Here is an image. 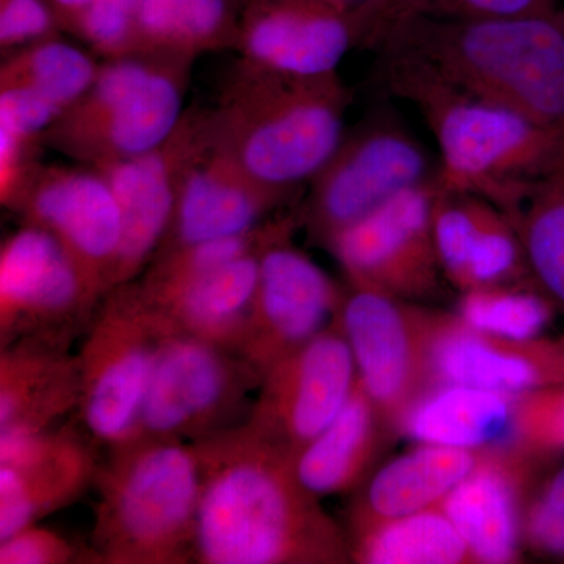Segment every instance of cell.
<instances>
[{"label":"cell","instance_id":"obj_18","mask_svg":"<svg viewBox=\"0 0 564 564\" xmlns=\"http://www.w3.org/2000/svg\"><path fill=\"white\" fill-rule=\"evenodd\" d=\"M95 441L73 426L0 434V541L95 488Z\"/></svg>","mask_w":564,"mask_h":564},{"label":"cell","instance_id":"obj_24","mask_svg":"<svg viewBox=\"0 0 564 564\" xmlns=\"http://www.w3.org/2000/svg\"><path fill=\"white\" fill-rule=\"evenodd\" d=\"M69 347L50 339L0 347V434L54 429L79 410V361Z\"/></svg>","mask_w":564,"mask_h":564},{"label":"cell","instance_id":"obj_35","mask_svg":"<svg viewBox=\"0 0 564 564\" xmlns=\"http://www.w3.org/2000/svg\"><path fill=\"white\" fill-rule=\"evenodd\" d=\"M140 6L141 0H93L79 20L82 36L93 54L104 61L133 54Z\"/></svg>","mask_w":564,"mask_h":564},{"label":"cell","instance_id":"obj_30","mask_svg":"<svg viewBox=\"0 0 564 564\" xmlns=\"http://www.w3.org/2000/svg\"><path fill=\"white\" fill-rule=\"evenodd\" d=\"M99 65L91 51L57 39L39 41L6 54L0 88L31 93L63 115L90 88Z\"/></svg>","mask_w":564,"mask_h":564},{"label":"cell","instance_id":"obj_39","mask_svg":"<svg viewBox=\"0 0 564 564\" xmlns=\"http://www.w3.org/2000/svg\"><path fill=\"white\" fill-rule=\"evenodd\" d=\"M318 2L326 3L340 11L347 13H361V11H378L383 14L384 24L388 22L389 6L391 0H318Z\"/></svg>","mask_w":564,"mask_h":564},{"label":"cell","instance_id":"obj_19","mask_svg":"<svg viewBox=\"0 0 564 564\" xmlns=\"http://www.w3.org/2000/svg\"><path fill=\"white\" fill-rule=\"evenodd\" d=\"M545 462L514 443L494 445L481 466L441 502L478 563L518 562L522 513Z\"/></svg>","mask_w":564,"mask_h":564},{"label":"cell","instance_id":"obj_41","mask_svg":"<svg viewBox=\"0 0 564 564\" xmlns=\"http://www.w3.org/2000/svg\"><path fill=\"white\" fill-rule=\"evenodd\" d=\"M421 2H423V0H400L399 6L393 10L391 20L400 17V14L410 13V11H413Z\"/></svg>","mask_w":564,"mask_h":564},{"label":"cell","instance_id":"obj_5","mask_svg":"<svg viewBox=\"0 0 564 564\" xmlns=\"http://www.w3.org/2000/svg\"><path fill=\"white\" fill-rule=\"evenodd\" d=\"M95 488L91 563H193L203 491L195 444L137 437L107 448Z\"/></svg>","mask_w":564,"mask_h":564},{"label":"cell","instance_id":"obj_28","mask_svg":"<svg viewBox=\"0 0 564 564\" xmlns=\"http://www.w3.org/2000/svg\"><path fill=\"white\" fill-rule=\"evenodd\" d=\"M347 536L355 563H478L462 533L440 507L391 519Z\"/></svg>","mask_w":564,"mask_h":564},{"label":"cell","instance_id":"obj_2","mask_svg":"<svg viewBox=\"0 0 564 564\" xmlns=\"http://www.w3.org/2000/svg\"><path fill=\"white\" fill-rule=\"evenodd\" d=\"M377 74L432 131L437 191L480 196L513 223L538 182L564 170V131L464 95L403 55L380 52Z\"/></svg>","mask_w":564,"mask_h":564},{"label":"cell","instance_id":"obj_29","mask_svg":"<svg viewBox=\"0 0 564 564\" xmlns=\"http://www.w3.org/2000/svg\"><path fill=\"white\" fill-rule=\"evenodd\" d=\"M226 41V0H141L133 54L195 61Z\"/></svg>","mask_w":564,"mask_h":564},{"label":"cell","instance_id":"obj_3","mask_svg":"<svg viewBox=\"0 0 564 564\" xmlns=\"http://www.w3.org/2000/svg\"><path fill=\"white\" fill-rule=\"evenodd\" d=\"M375 50L421 63L481 101L564 131V6L513 20L404 13Z\"/></svg>","mask_w":564,"mask_h":564},{"label":"cell","instance_id":"obj_10","mask_svg":"<svg viewBox=\"0 0 564 564\" xmlns=\"http://www.w3.org/2000/svg\"><path fill=\"white\" fill-rule=\"evenodd\" d=\"M436 166L413 133L392 117L372 118L345 133L339 148L310 182L300 207L311 237L326 248L348 226L408 188L432 181Z\"/></svg>","mask_w":564,"mask_h":564},{"label":"cell","instance_id":"obj_16","mask_svg":"<svg viewBox=\"0 0 564 564\" xmlns=\"http://www.w3.org/2000/svg\"><path fill=\"white\" fill-rule=\"evenodd\" d=\"M11 210L20 214L22 225L51 232L102 299L113 289L121 212L98 170L39 165Z\"/></svg>","mask_w":564,"mask_h":564},{"label":"cell","instance_id":"obj_15","mask_svg":"<svg viewBox=\"0 0 564 564\" xmlns=\"http://www.w3.org/2000/svg\"><path fill=\"white\" fill-rule=\"evenodd\" d=\"M350 344L336 318L263 375L247 422L292 456L336 419L355 386Z\"/></svg>","mask_w":564,"mask_h":564},{"label":"cell","instance_id":"obj_22","mask_svg":"<svg viewBox=\"0 0 564 564\" xmlns=\"http://www.w3.org/2000/svg\"><path fill=\"white\" fill-rule=\"evenodd\" d=\"M436 384L480 386L525 393L564 384V334L505 337L456 322L434 356Z\"/></svg>","mask_w":564,"mask_h":564},{"label":"cell","instance_id":"obj_12","mask_svg":"<svg viewBox=\"0 0 564 564\" xmlns=\"http://www.w3.org/2000/svg\"><path fill=\"white\" fill-rule=\"evenodd\" d=\"M434 177L408 188L326 245L348 285L408 302L434 299L445 280L433 237Z\"/></svg>","mask_w":564,"mask_h":564},{"label":"cell","instance_id":"obj_9","mask_svg":"<svg viewBox=\"0 0 564 564\" xmlns=\"http://www.w3.org/2000/svg\"><path fill=\"white\" fill-rule=\"evenodd\" d=\"M261 383L262 375L239 352L163 322L133 440L195 443L240 425V419L250 415V395Z\"/></svg>","mask_w":564,"mask_h":564},{"label":"cell","instance_id":"obj_25","mask_svg":"<svg viewBox=\"0 0 564 564\" xmlns=\"http://www.w3.org/2000/svg\"><path fill=\"white\" fill-rule=\"evenodd\" d=\"M489 448L419 444L392 459L356 496L348 518L350 533L440 507L456 486L481 466Z\"/></svg>","mask_w":564,"mask_h":564},{"label":"cell","instance_id":"obj_42","mask_svg":"<svg viewBox=\"0 0 564 564\" xmlns=\"http://www.w3.org/2000/svg\"><path fill=\"white\" fill-rule=\"evenodd\" d=\"M400 0H391V6H389V14L393 13V10H395V7L399 6ZM389 17V18H391Z\"/></svg>","mask_w":564,"mask_h":564},{"label":"cell","instance_id":"obj_11","mask_svg":"<svg viewBox=\"0 0 564 564\" xmlns=\"http://www.w3.org/2000/svg\"><path fill=\"white\" fill-rule=\"evenodd\" d=\"M102 296L63 245L22 225L0 248V347L21 339L73 344Z\"/></svg>","mask_w":564,"mask_h":564},{"label":"cell","instance_id":"obj_14","mask_svg":"<svg viewBox=\"0 0 564 564\" xmlns=\"http://www.w3.org/2000/svg\"><path fill=\"white\" fill-rule=\"evenodd\" d=\"M302 210L261 252L258 291L240 356L265 375L323 332L343 306L345 289L292 245Z\"/></svg>","mask_w":564,"mask_h":564},{"label":"cell","instance_id":"obj_21","mask_svg":"<svg viewBox=\"0 0 564 564\" xmlns=\"http://www.w3.org/2000/svg\"><path fill=\"white\" fill-rule=\"evenodd\" d=\"M433 237L445 281L459 293L534 284L513 223L480 196L437 192Z\"/></svg>","mask_w":564,"mask_h":564},{"label":"cell","instance_id":"obj_7","mask_svg":"<svg viewBox=\"0 0 564 564\" xmlns=\"http://www.w3.org/2000/svg\"><path fill=\"white\" fill-rule=\"evenodd\" d=\"M356 373L393 434L436 384L434 356L456 313L347 285L337 313Z\"/></svg>","mask_w":564,"mask_h":564},{"label":"cell","instance_id":"obj_27","mask_svg":"<svg viewBox=\"0 0 564 564\" xmlns=\"http://www.w3.org/2000/svg\"><path fill=\"white\" fill-rule=\"evenodd\" d=\"M516 393L444 383L422 397L402 434L419 444L485 448L511 443Z\"/></svg>","mask_w":564,"mask_h":564},{"label":"cell","instance_id":"obj_43","mask_svg":"<svg viewBox=\"0 0 564 564\" xmlns=\"http://www.w3.org/2000/svg\"><path fill=\"white\" fill-rule=\"evenodd\" d=\"M562 3H563V6H564V0H562Z\"/></svg>","mask_w":564,"mask_h":564},{"label":"cell","instance_id":"obj_1","mask_svg":"<svg viewBox=\"0 0 564 564\" xmlns=\"http://www.w3.org/2000/svg\"><path fill=\"white\" fill-rule=\"evenodd\" d=\"M203 469L193 563L345 564L348 536L247 422L195 441Z\"/></svg>","mask_w":564,"mask_h":564},{"label":"cell","instance_id":"obj_23","mask_svg":"<svg viewBox=\"0 0 564 564\" xmlns=\"http://www.w3.org/2000/svg\"><path fill=\"white\" fill-rule=\"evenodd\" d=\"M291 217L289 215L284 226ZM265 245L220 269L187 280L159 284L139 281L141 292L152 310L173 329L240 352L258 291L261 252Z\"/></svg>","mask_w":564,"mask_h":564},{"label":"cell","instance_id":"obj_33","mask_svg":"<svg viewBox=\"0 0 564 564\" xmlns=\"http://www.w3.org/2000/svg\"><path fill=\"white\" fill-rule=\"evenodd\" d=\"M511 443L544 458L564 451V384L516 393Z\"/></svg>","mask_w":564,"mask_h":564},{"label":"cell","instance_id":"obj_4","mask_svg":"<svg viewBox=\"0 0 564 564\" xmlns=\"http://www.w3.org/2000/svg\"><path fill=\"white\" fill-rule=\"evenodd\" d=\"M348 106L339 73L291 76L240 62L210 110L218 143L256 180L292 196L339 148Z\"/></svg>","mask_w":564,"mask_h":564},{"label":"cell","instance_id":"obj_6","mask_svg":"<svg viewBox=\"0 0 564 564\" xmlns=\"http://www.w3.org/2000/svg\"><path fill=\"white\" fill-rule=\"evenodd\" d=\"M193 62L159 54L104 61L90 88L51 126L44 147L87 166L152 150L172 135L187 110Z\"/></svg>","mask_w":564,"mask_h":564},{"label":"cell","instance_id":"obj_37","mask_svg":"<svg viewBox=\"0 0 564 564\" xmlns=\"http://www.w3.org/2000/svg\"><path fill=\"white\" fill-rule=\"evenodd\" d=\"M562 6V0H423L410 13L462 20H513Z\"/></svg>","mask_w":564,"mask_h":564},{"label":"cell","instance_id":"obj_38","mask_svg":"<svg viewBox=\"0 0 564 564\" xmlns=\"http://www.w3.org/2000/svg\"><path fill=\"white\" fill-rule=\"evenodd\" d=\"M54 20L43 0H3L0 11V46L3 55L29 44L54 39Z\"/></svg>","mask_w":564,"mask_h":564},{"label":"cell","instance_id":"obj_34","mask_svg":"<svg viewBox=\"0 0 564 564\" xmlns=\"http://www.w3.org/2000/svg\"><path fill=\"white\" fill-rule=\"evenodd\" d=\"M522 543L545 555L564 556V467L538 481L522 513Z\"/></svg>","mask_w":564,"mask_h":564},{"label":"cell","instance_id":"obj_8","mask_svg":"<svg viewBox=\"0 0 564 564\" xmlns=\"http://www.w3.org/2000/svg\"><path fill=\"white\" fill-rule=\"evenodd\" d=\"M162 333L139 281L118 285L98 304L77 352V413L96 444L113 448L135 437Z\"/></svg>","mask_w":564,"mask_h":564},{"label":"cell","instance_id":"obj_32","mask_svg":"<svg viewBox=\"0 0 564 564\" xmlns=\"http://www.w3.org/2000/svg\"><path fill=\"white\" fill-rule=\"evenodd\" d=\"M456 314L480 332L522 339L541 336L558 311L536 284H516L464 292Z\"/></svg>","mask_w":564,"mask_h":564},{"label":"cell","instance_id":"obj_26","mask_svg":"<svg viewBox=\"0 0 564 564\" xmlns=\"http://www.w3.org/2000/svg\"><path fill=\"white\" fill-rule=\"evenodd\" d=\"M395 436L356 377L336 419L292 456L300 484L315 497L339 496L359 488L389 437Z\"/></svg>","mask_w":564,"mask_h":564},{"label":"cell","instance_id":"obj_17","mask_svg":"<svg viewBox=\"0 0 564 564\" xmlns=\"http://www.w3.org/2000/svg\"><path fill=\"white\" fill-rule=\"evenodd\" d=\"M384 28L378 11L347 13L318 0H269L237 39L254 68L317 77L336 74L348 52L375 47Z\"/></svg>","mask_w":564,"mask_h":564},{"label":"cell","instance_id":"obj_20","mask_svg":"<svg viewBox=\"0 0 564 564\" xmlns=\"http://www.w3.org/2000/svg\"><path fill=\"white\" fill-rule=\"evenodd\" d=\"M289 199L291 196L256 180L212 133L185 173L172 225L158 254L250 232Z\"/></svg>","mask_w":564,"mask_h":564},{"label":"cell","instance_id":"obj_36","mask_svg":"<svg viewBox=\"0 0 564 564\" xmlns=\"http://www.w3.org/2000/svg\"><path fill=\"white\" fill-rule=\"evenodd\" d=\"M80 556L85 555L65 536L39 524L0 541V564H69L80 562Z\"/></svg>","mask_w":564,"mask_h":564},{"label":"cell","instance_id":"obj_13","mask_svg":"<svg viewBox=\"0 0 564 564\" xmlns=\"http://www.w3.org/2000/svg\"><path fill=\"white\" fill-rule=\"evenodd\" d=\"M212 133V110L191 107L172 135L158 147L135 158L93 166L109 182L121 212L113 289L137 281L158 254L172 225L185 173Z\"/></svg>","mask_w":564,"mask_h":564},{"label":"cell","instance_id":"obj_31","mask_svg":"<svg viewBox=\"0 0 564 564\" xmlns=\"http://www.w3.org/2000/svg\"><path fill=\"white\" fill-rule=\"evenodd\" d=\"M513 225L534 284L564 315V170L538 182Z\"/></svg>","mask_w":564,"mask_h":564},{"label":"cell","instance_id":"obj_40","mask_svg":"<svg viewBox=\"0 0 564 564\" xmlns=\"http://www.w3.org/2000/svg\"><path fill=\"white\" fill-rule=\"evenodd\" d=\"M54 2H57V6H61L62 9L80 11V20L82 14H84L88 7L91 6L93 0H54Z\"/></svg>","mask_w":564,"mask_h":564}]
</instances>
